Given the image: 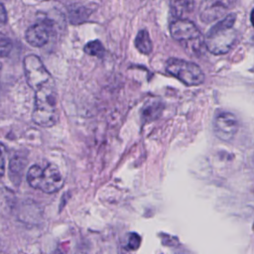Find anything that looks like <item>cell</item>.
Here are the masks:
<instances>
[{"label": "cell", "mask_w": 254, "mask_h": 254, "mask_svg": "<svg viewBox=\"0 0 254 254\" xmlns=\"http://www.w3.org/2000/svg\"><path fill=\"white\" fill-rule=\"evenodd\" d=\"M141 243V238L137 233H132V235L129 237V243L128 247L130 249H137Z\"/></svg>", "instance_id": "obj_16"}, {"label": "cell", "mask_w": 254, "mask_h": 254, "mask_svg": "<svg viewBox=\"0 0 254 254\" xmlns=\"http://www.w3.org/2000/svg\"><path fill=\"white\" fill-rule=\"evenodd\" d=\"M7 22V13L2 4H0V26L5 25Z\"/></svg>", "instance_id": "obj_18"}, {"label": "cell", "mask_w": 254, "mask_h": 254, "mask_svg": "<svg viewBox=\"0 0 254 254\" xmlns=\"http://www.w3.org/2000/svg\"><path fill=\"white\" fill-rule=\"evenodd\" d=\"M0 67H1V65H0Z\"/></svg>", "instance_id": "obj_19"}, {"label": "cell", "mask_w": 254, "mask_h": 254, "mask_svg": "<svg viewBox=\"0 0 254 254\" xmlns=\"http://www.w3.org/2000/svg\"><path fill=\"white\" fill-rule=\"evenodd\" d=\"M163 107V103L159 99L149 100L142 108V120L144 122L155 120L160 116Z\"/></svg>", "instance_id": "obj_10"}, {"label": "cell", "mask_w": 254, "mask_h": 254, "mask_svg": "<svg viewBox=\"0 0 254 254\" xmlns=\"http://www.w3.org/2000/svg\"><path fill=\"white\" fill-rule=\"evenodd\" d=\"M32 119L37 125L42 127H51L58 122V95L53 79L35 90V105Z\"/></svg>", "instance_id": "obj_1"}, {"label": "cell", "mask_w": 254, "mask_h": 254, "mask_svg": "<svg viewBox=\"0 0 254 254\" xmlns=\"http://www.w3.org/2000/svg\"><path fill=\"white\" fill-rule=\"evenodd\" d=\"M135 47L136 49L144 54L149 55L152 52V41L149 36V33L147 30H140L135 38Z\"/></svg>", "instance_id": "obj_11"}, {"label": "cell", "mask_w": 254, "mask_h": 254, "mask_svg": "<svg viewBox=\"0 0 254 254\" xmlns=\"http://www.w3.org/2000/svg\"><path fill=\"white\" fill-rule=\"evenodd\" d=\"M5 154L6 149L4 145L0 143V176H3L5 172Z\"/></svg>", "instance_id": "obj_17"}, {"label": "cell", "mask_w": 254, "mask_h": 254, "mask_svg": "<svg viewBox=\"0 0 254 254\" xmlns=\"http://www.w3.org/2000/svg\"><path fill=\"white\" fill-rule=\"evenodd\" d=\"M51 31L52 25L48 21L38 22L27 29L25 34L26 41L33 47H43L48 43Z\"/></svg>", "instance_id": "obj_9"}, {"label": "cell", "mask_w": 254, "mask_h": 254, "mask_svg": "<svg viewBox=\"0 0 254 254\" xmlns=\"http://www.w3.org/2000/svg\"><path fill=\"white\" fill-rule=\"evenodd\" d=\"M24 167H25V163H24V161L22 160V158H20V157H15V158H13L11 161H10V173L11 174H13L12 175V179H13V177L15 176V174H17L18 175V178H19V174H20V176H21V173H22V170L24 169ZM11 179V180H12Z\"/></svg>", "instance_id": "obj_15"}, {"label": "cell", "mask_w": 254, "mask_h": 254, "mask_svg": "<svg viewBox=\"0 0 254 254\" xmlns=\"http://www.w3.org/2000/svg\"><path fill=\"white\" fill-rule=\"evenodd\" d=\"M173 11L178 17H181L186 10L189 9V0H170Z\"/></svg>", "instance_id": "obj_14"}, {"label": "cell", "mask_w": 254, "mask_h": 254, "mask_svg": "<svg viewBox=\"0 0 254 254\" xmlns=\"http://www.w3.org/2000/svg\"><path fill=\"white\" fill-rule=\"evenodd\" d=\"M12 50V43L10 41V39L0 33V58H4V57H7L10 52Z\"/></svg>", "instance_id": "obj_13"}, {"label": "cell", "mask_w": 254, "mask_h": 254, "mask_svg": "<svg viewBox=\"0 0 254 254\" xmlns=\"http://www.w3.org/2000/svg\"><path fill=\"white\" fill-rule=\"evenodd\" d=\"M170 32L187 54L190 56H199L203 53L204 37L197 27L190 20L179 18L170 26Z\"/></svg>", "instance_id": "obj_3"}, {"label": "cell", "mask_w": 254, "mask_h": 254, "mask_svg": "<svg viewBox=\"0 0 254 254\" xmlns=\"http://www.w3.org/2000/svg\"><path fill=\"white\" fill-rule=\"evenodd\" d=\"M229 0H204L200 4L199 18L204 23H212L222 18L229 8Z\"/></svg>", "instance_id": "obj_8"}, {"label": "cell", "mask_w": 254, "mask_h": 254, "mask_svg": "<svg viewBox=\"0 0 254 254\" xmlns=\"http://www.w3.org/2000/svg\"><path fill=\"white\" fill-rule=\"evenodd\" d=\"M23 64L27 82L34 90L53 79L39 57L29 55L24 59Z\"/></svg>", "instance_id": "obj_6"}, {"label": "cell", "mask_w": 254, "mask_h": 254, "mask_svg": "<svg viewBox=\"0 0 254 254\" xmlns=\"http://www.w3.org/2000/svg\"><path fill=\"white\" fill-rule=\"evenodd\" d=\"M166 69L168 73L189 86L198 85L204 80V73L201 68L197 64L185 60L175 58L168 60Z\"/></svg>", "instance_id": "obj_5"}, {"label": "cell", "mask_w": 254, "mask_h": 254, "mask_svg": "<svg viewBox=\"0 0 254 254\" xmlns=\"http://www.w3.org/2000/svg\"><path fill=\"white\" fill-rule=\"evenodd\" d=\"M27 181L32 188L41 190L46 193L56 192L64 185V178L59 168L54 164H49L45 169L33 165L28 170Z\"/></svg>", "instance_id": "obj_4"}, {"label": "cell", "mask_w": 254, "mask_h": 254, "mask_svg": "<svg viewBox=\"0 0 254 254\" xmlns=\"http://www.w3.org/2000/svg\"><path fill=\"white\" fill-rule=\"evenodd\" d=\"M83 50H84L85 54L92 56V57H97V58H103L104 52H105L103 45L98 40H94V41L87 43L84 46Z\"/></svg>", "instance_id": "obj_12"}, {"label": "cell", "mask_w": 254, "mask_h": 254, "mask_svg": "<svg viewBox=\"0 0 254 254\" xmlns=\"http://www.w3.org/2000/svg\"><path fill=\"white\" fill-rule=\"evenodd\" d=\"M235 14H228L213 25L204 37V46L213 55H223L230 51L236 42L237 34L234 29Z\"/></svg>", "instance_id": "obj_2"}, {"label": "cell", "mask_w": 254, "mask_h": 254, "mask_svg": "<svg viewBox=\"0 0 254 254\" xmlns=\"http://www.w3.org/2000/svg\"><path fill=\"white\" fill-rule=\"evenodd\" d=\"M238 131V120L230 112L218 114L213 122V132L215 136L225 142L232 140Z\"/></svg>", "instance_id": "obj_7"}]
</instances>
